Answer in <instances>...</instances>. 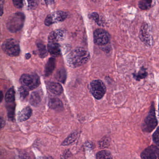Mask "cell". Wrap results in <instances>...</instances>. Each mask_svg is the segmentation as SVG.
Masks as SVG:
<instances>
[{
  "mask_svg": "<svg viewBox=\"0 0 159 159\" xmlns=\"http://www.w3.org/2000/svg\"><path fill=\"white\" fill-rule=\"evenodd\" d=\"M152 0H141L139 2V7L143 10H147L150 8Z\"/></svg>",
  "mask_w": 159,
  "mask_h": 159,
  "instance_id": "25",
  "label": "cell"
},
{
  "mask_svg": "<svg viewBox=\"0 0 159 159\" xmlns=\"http://www.w3.org/2000/svg\"><path fill=\"white\" fill-rule=\"evenodd\" d=\"M20 82L22 86L28 89L29 90L34 89L40 84L39 76L35 74H25L21 76Z\"/></svg>",
  "mask_w": 159,
  "mask_h": 159,
  "instance_id": "3",
  "label": "cell"
},
{
  "mask_svg": "<svg viewBox=\"0 0 159 159\" xmlns=\"http://www.w3.org/2000/svg\"><path fill=\"white\" fill-rule=\"evenodd\" d=\"M27 2L29 7L30 8H34L37 5L36 0H27Z\"/></svg>",
  "mask_w": 159,
  "mask_h": 159,
  "instance_id": "30",
  "label": "cell"
},
{
  "mask_svg": "<svg viewBox=\"0 0 159 159\" xmlns=\"http://www.w3.org/2000/svg\"><path fill=\"white\" fill-rule=\"evenodd\" d=\"M14 159H23L21 157H16L14 158Z\"/></svg>",
  "mask_w": 159,
  "mask_h": 159,
  "instance_id": "37",
  "label": "cell"
},
{
  "mask_svg": "<svg viewBox=\"0 0 159 159\" xmlns=\"http://www.w3.org/2000/svg\"><path fill=\"white\" fill-rule=\"evenodd\" d=\"M3 99V94L2 92L0 91V102H2Z\"/></svg>",
  "mask_w": 159,
  "mask_h": 159,
  "instance_id": "34",
  "label": "cell"
},
{
  "mask_svg": "<svg viewBox=\"0 0 159 159\" xmlns=\"http://www.w3.org/2000/svg\"><path fill=\"white\" fill-rule=\"evenodd\" d=\"M25 16L21 12L12 14L7 19V28L11 33H16L21 30L24 24Z\"/></svg>",
  "mask_w": 159,
  "mask_h": 159,
  "instance_id": "2",
  "label": "cell"
},
{
  "mask_svg": "<svg viewBox=\"0 0 159 159\" xmlns=\"http://www.w3.org/2000/svg\"><path fill=\"white\" fill-rule=\"evenodd\" d=\"M78 135V133L77 132H74L69 135L62 143V146H68L76 140Z\"/></svg>",
  "mask_w": 159,
  "mask_h": 159,
  "instance_id": "19",
  "label": "cell"
},
{
  "mask_svg": "<svg viewBox=\"0 0 159 159\" xmlns=\"http://www.w3.org/2000/svg\"><path fill=\"white\" fill-rule=\"evenodd\" d=\"M65 36L63 31L61 30H56L49 34L48 37V43H58L63 41Z\"/></svg>",
  "mask_w": 159,
  "mask_h": 159,
  "instance_id": "10",
  "label": "cell"
},
{
  "mask_svg": "<svg viewBox=\"0 0 159 159\" xmlns=\"http://www.w3.org/2000/svg\"><path fill=\"white\" fill-rule=\"evenodd\" d=\"M157 124L158 121L156 118L155 107L154 105L152 104L150 111L143 123L142 127L143 131L146 133L151 132L156 128Z\"/></svg>",
  "mask_w": 159,
  "mask_h": 159,
  "instance_id": "5",
  "label": "cell"
},
{
  "mask_svg": "<svg viewBox=\"0 0 159 159\" xmlns=\"http://www.w3.org/2000/svg\"><path fill=\"white\" fill-rule=\"evenodd\" d=\"M55 77L60 82L64 83L66 79V73L65 70L63 69L59 70L56 73Z\"/></svg>",
  "mask_w": 159,
  "mask_h": 159,
  "instance_id": "22",
  "label": "cell"
},
{
  "mask_svg": "<svg viewBox=\"0 0 159 159\" xmlns=\"http://www.w3.org/2000/svg\"><path fill=\"white\" fill-rule=\"evenodd\" d=\"M90 57L88 51L82 48H77L68 54L66 61L70 67L76 68L86 64Z\"/></svg>",
  "mask_w": 159,
  "mask_h": 159,
  "instance_id": "1",
  "label": "cell"
},
{
  "mask_svg": "<svg viewBox=\"0 0 159 159\" xmlns=\"http://www.w3.org/2000/svg\"><path fill=\"white\" fill-rule=\"evenodd\" d=\"M13 4L17 8H21L23 6V0H12Z\"/></svg>",
  "mask_w": 159,
  "mask_h": 159,
  "instance_id": "29",
  "label": "cell"
},
{
  "mask_svg": "<svg viewBox=\"0 0 159 159\" xmlns=\"http://www.w3.org/2000/svg\"><path fill=\"white\" fill-rule=\"evenodd\" d=\"M94 42L95 44L103 46L107 44L110 41L109 34L102 29H98L94 33Z\"/></svg>",
  "mask_w": 159,
  "mask_h": 159,
  "instance_id": "8",
  "label": "cell"
},
{
  "mask_svg": "<svg viewBox=\"0 0 159 159\" xmlns=\"http://www.w3.org/2000/svg\"><path fill=\"white\" fill-rule=\"evenodd\" d=\"M111 140L108 136H105L103 137L99 142V147L101 148H105L110 145Z\"/></svg>",
  "mask_w": 159,
  "mask_h": 159,
  "instance_id": "24",
  "label": "cell"
},
{
  "mask_svg": "<svg viewBox=\"0 0 159 159\" xmlns=\"http://www.w3.org/2000/svg\"><path fill=\"white\" fill-rule=\"evenodd\" d=\"M147 73L145 69H142L138 73L134 74L133 77L136 80H140L142 79H144L147 76Z\"/></svg>",
  "mask_w": 159,
  "mask_h": 159,
  "instance_id": "26",
  "label": "cell"
},
{
  "mask_svg": "<svg viewBox=\"0 0 159 159\" xmlns=\"http://www.w3.org/2000/svg\"><path fill=\"white\" fill-rule=\"evenodd\" d=\"M38 159H52L49 157H41Z\"/></svg>",
  "mask_w": 159,
  "mask_h": 159,
  "instance_id": "36",
  "label": "cell"
},
{
  "mask_svg": "<svg viewBox=\"0 0 159 159\" xmlns=\"http://www.w3.org/2000/svg\"><path fill=\"white\" fill-rule=\"evenodd\" d=\"M91 18L92 19L94 20L96 22H99V15L96 13H92L91 14Z\"/></svg>",
  "mask_w": 159,
  "mask_h": 159,
  "instance_id": "32",
  "label": "cell"
},
{
  "mask_svg": "<svg viewBox=\"0 0 159 159\" xmlns=\"http://www.w3.org/2000/svg\"><path fill=\"white\" fill-rule=\"evenodd\" d=\"M4 0H0V16L3 14V7Z\"/></svg>",
  "mask_w": 159,
  "mask_h": 159,
  "instance_id": "31",
  "label": "cell"
},
{
  "mask_svg": "<svg viewBox=\"0 0 159 159\" xmlns=\"http://www.w3.org/2000/svg\"><path fill=\"white\" fill-rule=\"evenodd\" d=\"M48 87L49 91L56 95H60L63 92L62 86L60 84L57 82H49Z\"/></svg>",
  "mask_w": 159,
  "mask_h": 159,
  "instance_id": "14",
  "label": "cell"
},
{
  "mask_svg": "<svg viewBox=\"0 0 159 159\" xmlns=\"http://www.w3.org/2000/svg\"><path fill=\"white\" fill-rule=\"evenodd\" d=\"M97 159H113L111 153L107 150H102L98 152L96 156Z\"/></svg>",
  "mask_w": 159,
  "mask_h": 159,
  "instance_id": "23",
  "label": "cell"
},
{
  "mask_svg": "<svg viewBox=\"0 0 159 159\" xmlns=\"http://www.w3.org/2000/svg\"><path fill=\"white\" fill-rule=\"evenodd\" d=\"M18 91L20 98L22 100H24L28 96L29 93V90L23 86H21L19 89Z\"/></svg>",
  "mask_w": 159,
  "mask_h": 159,
  "instance_id": "27",
  "label": "cell"
},
{
  "mask_svg": "<svg viewBox=\"0 0 159 159\" xmlns=\"http://www.w3.org/2000/svg\"><path fill=\"white\" fill-rule=\"evenodd\" d=\"M117 1H118V0H117Z\"/></svg>",
  "mask_w": 159,
  "mask_h": 159,
  "instance_id": "38",
  "label": "cell"
},
{
  "mask_svg": "<svg viewBox=\"0 0 159 159\" xmlns=\"http://www.w3.org/2000/svg\"><path fill=\"white\" fill-rule=\"evenodd\" d=\"M141 157L142 159H158V148L155 145L148 147L142 152Z\"/></svg>",
  "mask_w": 159,
  "mask_h": 159,
  "instance_id": "9",
  "label": "cell"
},
{
  "mask_svg": "<svg viewBox=\"0 0 159 159\" xmlns=\"http://www.w3.org/2000/svg\"><path fill=\"white\" fill-rule=\"evenodd\" d=\"M140 36L142 41H143L144 43L148 44L151 43L152 42L151 36L149 33V28L147 24H145L143 25L140 32Z\"/></svg>",
  "mask_w": 159,
  "mask_h": 159,
  "instance_id": "12",
  "label": "cell"
},
{
  "mask_svg": "<svg viewBox=\"0 0 159 159\" xmlns=\"http://www.w3.org/2000/svg\"><path fill=\"white\" fill-rule=\"evenodd\" d=\"M56 60L53 57L50 58L48 61L45 68V75L46 76H49L53 72L55 68Z\"/></svg>",
  "mask_w": 159,
  "mask_h": 159,
  "instance_id": "15",
  "label": "cell"
},
{
  "mask_svg": "<svg viewBox=\"0 0 159 159\" xmlns=\"http://www.w3.org/2000/svg\"><path fill=\"white\" fill-rule=\"evenodd\" d=\"M2 49L5 54L11 57L19 56L20 52L18 42L12 38L7 39L3 42L2 45Z\"/></svg>",
  "mask_w": 159,
  "mask_h": 159,
  "instance_id": "4",
  "label": "cell"
},
{
  "mask_svg": "<svg viewBox=\"0 0 159 159\" xmlns=\"http://www.w3.org/2000/svg\"><path fill=\"white\" fill-rule=\"evenodd\" d=\"M30 57L31 55L30 54V53L26 54V55H25V58H26V59H30Z\"/></svg>",
  "mask_w": 159,
  "mask_h": 159,
  "instance_id": "35",
  "label": "cell"
},
{
  "mask_svg": "<svg viewBox=\"0 0 159 159\" xmlns=\"http://www.w3.org/2000/svg\"><path fill=\"white\" fill-rule=\"evenodd\" d=\"M15 92L13 88H10L6 93L5 101L7 103L14 102L15 100Z\"/></svg>",
  "mask_w": 159,
  "mask_h": 159,
  "instance_id": "21",
  "label": "cell"
},
{
  "mask_svg": "<svg viewBox=\"0 0 159 159\" xmlns=\"http://www.w3.org/2000/svg\"><path fill=\"white\" fill-rule=\"evenodd\" d=\"M91 91L96 99H101L106 92V87L104 83L100 80H94L90 84Z\"/></svg>",
  "mask_w": 159,
  "mask_h": 159,
  "instance_id": "6",
  "label": "cell"
},
{
  "mask_svg": "<svg viewBox=\"0 0 159 159\" xmlns=\"http://www.w3.org/2000/svg\"><path fill=\"white\" fill-rule=\"evenodd\" d=\"M48 51L53 57H59L61 55V49L58 43H48Z\"/></svg>",
  "mask_w": 159,
  "mask_h": 159,
  "instance_id": "13",
  "label": "cell"
},
{
  "mask_svg": "<svg viewBox=\"0 0 159 159\" xmlns=\"http://www.w3.org/2000/svg\"><path fill=\"white\" fill-rule=\"evenodd\" d=\"M159 128H158L157 129L156 131L154 133V134L153 135V140L154 141V143L157 145H159Z\"/></svg>",
  "mask_w": 159,
  "mask_h": 159,
  "instance_id": "28",
  "label": "cell"
},
{
  "mask_svg": "<svg viewBox=\"0 0 159 159\" xmlns=\"http://www.w3.org/2000/svg\"><path fill=\"white\" fill-rule=\"evenodd\" d=\"M37 47L38 48V55L42 58L45 57L48 55V51L45 46L42 43H37Z\"/></svg>",
  "mask_w": 159,
  "mask_h": 159,
  "instance_id": "20",
  "label": "cell"
},
{
  "mask_svg": "<svg viewBox=\"0 0 159 159\" xmlns=\"http://www.w3.org/2000/svg\"><path fill=\"white\" fill-rule=\"evenodd\" d=\"M67 16L66 12L62 11H56L48 15L44 20L45 25L50 26L57 22L63 21Z\"/></svg>",
  "mask_w": 159,
  "mask_h": 159,
  "instance_id": "7",
  "label": "cell"
},
{
  "mask_svg": "<svg viewBox=\"0 0 159 159\" xmlns=\"http://www.w3.org/2000/svg\"><path fill=\"white\" fill-rule=\"evenodd\" d=\"M42 100V96L41 93L37 91L33 92L30 97V102L33 106H37L41 102Z\"/></svg>",
  "mask_w": 159,
  "mask_h": 159,
  "instance_id": "16",
  "label": "cell"
},
{
  "mask_svg": "<svg viewBox=\"0 0 159 159\" xmlns=\"http://www.w3.org/2000/svg\"><path fill=\"white\" fill-rule=\"evenodd\" d=\"M7 117L8 119L10 120H14V116H15V102L12 103H7Z\"/></svg>",
  "mask_w": 159,
  "mask_h": 159,
  "instance_id": "18",
  "label": "cell"
},
{
  "mask_svg": "<svg viewBox=\"0 0 159 159\" xmlns=\"http://www.w3.org/2000/svg\"><path fill=\"white\" fill-rule=\"evenodd\" d=\"M48 105L49 108L54 110H60L62 109V102L58 98H53L49 99Z\"/></svg>",
  "mask_w": 159,
  "mask_h": 159,
  "instance_id": "17",
  "label": "cell"
},
{
  "mask_svg": "<svg viewBox=\"0 0 159 159\" xmlns=\"http://www.w3.org/2000/svg\"><path fill=\"white\" fill-rule=\"evenodd\" d=\"M5 125V121L2 117H0V129H2Z\"/></svg>",
  "mask_w": 159,
  "mask_h": 159,
  "instance_id": "33",
  "label": "cell"
},
{
  "mask_svg": "<svg viewBox=\"0 0 159 159\" xmlns=\"http://www.w3.org/2000/svg\"><path fill=\"white\" fill-rule=\"evenodd\" d=\"M32 109L29 107H24L18 114L17 120L19 122H23L29 119L31 116Z\"/></svg>",
  "mask_w": 159,
  "mask_h": 159,
  "instance_id": "11",
  "label": "cell"
}]
</instances>
